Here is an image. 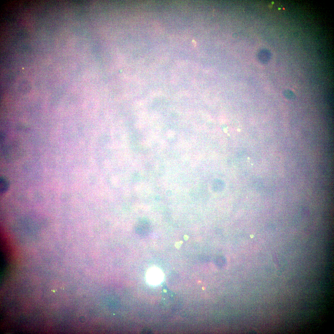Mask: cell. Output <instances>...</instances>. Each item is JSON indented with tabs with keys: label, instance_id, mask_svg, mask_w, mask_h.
Returning a JSON list of instances; mask_svg holds the SVG:
<instances>
[{
	"label": "cell",
	"instance_id": "cell-1",
	"mask_svg": "<svg viewBox=\"0 0 334 334\" xmlns=\"http://www.w3.org/2000/svg\"><path fill=\"white\" fill-rule=\"evenodd\" d=\"M164 278L162 271L156 267L149 269L146 274V279L148 283L153 285H158L162 281Z\"/></svg>",
	"mask_w": 334,
	"mask_h": 334
},
{
	"label": "cell",
	"instance_id": "cell-2",
	"mask_svg": "<svg viewBox=\"0 0 334 334\" xmlns=\"http://www.w3.org/2000/svg\"><path fill=\"white\" fill-rule=\"evenodd\" d=\"M9 187V182L7 179L2 177L0 179V191L2 193L6 192Z\"/></svg>",
	"mask_w": 334,
	"mask_h": 334
},
{
	"label": "cell",
	"instance_id": "cell-3",
	"mask_svg": "<svg viewBox=\"0 0 334 334\" xmlns=\"http://www.w3.org/2000/svg\"><path fill=\"white\" fill-rule=\"evenodd\" d=\"M284 96L287 99L291 100H293L296 98V96L294 93L291 91L287 90L284 92Z\"/></svg>",
	"mask_w": 334,
	"mask_h": 334
}]
</instances>
